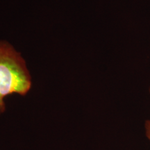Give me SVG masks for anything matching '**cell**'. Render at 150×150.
<instances>
[{"instance_id":"7a4b0ae2","label":"cell","mask_w":150,"mask_h":150,"mask_svg":"<svg viewBox=\"0 0 150 150\" xmlns=\"http://www.w3.org/2000/svg\"><path fill=\"white\" fill-rule=\"evenodd\" d=\"M149 92H150V89H149ZM145 130H146V135H147V138L150 141V120L146 122Z\"/></svg>"},{"instance_id":"6da1fadb","label":"cell","mask_w":150,"mask_h":150,"mask_svg":"<svg viewBox=\"0 0 150 150\" xmlns=\"http://www.w3.org/2000/svg\"><path fill=\"white\" fill-rule=\"evenodd\" d=\"M31 87V75L23 58L9 43L0 41V115L6 110V97L27 95Z\"/></svg>"}]
</instances>
